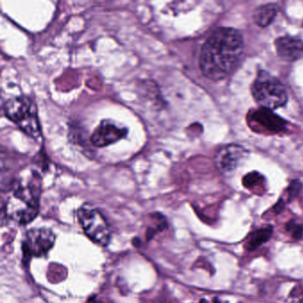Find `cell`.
Segmentation results:
<instances>
[{
    "label": "cell",
    "instance_id": "6da1fadb",
    "mask_svg": "<svg viewBox=\"0 0 303 303\" xmlns=\"http://www.w3.org/2000/svg\"><path fill=\"white\" fill-rule=\"evenodd\" d=\"M244 38L233 28H218L201 49L199 66L204 76L214 81L227 78L234 70L244 53Z\"/></svg>",
    "mask_w": 303,
    "mask_h": 303
},
{
    "label": "cell",
    "instance_id": "7a4b0ae2",
    "mask_svg": "<svg viewBox=\"0 0 303 303\" xmlns=\"http://www.w3.org/2000/svg\"><path fill=\"white\" fill-rule=\"evenodd\" d=\"M39 195L40 189L36 183H14L7 191L2 213L16 223H29L39 212Z\"/></svg>",
    "mask_w": 303,
    "mask_h": 303
},
{
    "label": "cell",
    "instance_id": "3957f363",
    "mask_svg": "<svg viewBox=\"0 0 303 303\" xmlns=\"http://www.w3.org/2000/svg\"><path fill=\"white\" fill-rule=\"evenodd\" d=\"M251 94L260 108L276 110L288 100L286 87L275 77L264 70L259 71L251 85Z\"/></svg>",
    "mask_w": 303,
    "mask_h": 303
},
{
    "label": "cell",
    "instance_id": "277c9868",
    "mask_svg": "<svg viewBox=\"0 0 303 303\" xmlns=\"http://www.w3.org/2000/svg\"><path fill=\"white\" fill-rule=\"evenodd\" d=\"M5 112L29 136L36 139L41 135L37 106L29 97L20 95L7 100Z\"/></svg>",
    "mask_w": 303,
    "mask_h": 303
},
{
    "label": "cell",
    "instance_id": "5b68a950",
    "mask_svg": "<svg viewBox=\"0 0 303 303\" xmlns=\"http://www.w3.org/2000/svg\"><path fill=\"white\" fill-rule=\"evenodd\" d=\"M78 220L86 236L95 244L107 246L111 238V232L107 220L100 211L85 204L78 210Z\"/></svg>",
    "mask_w": 303,
    "mask_h": 303
},
{
    "label": "cell",
    "instance_id": "8992f818",
    "mask_svg": "<svg viewBox=\"0 0 303 303\" xmlns=\"http://www.w3.org/2000/svg\"><path fill=\"white\" fill-rule=\"evenodd\" d=\"M55 243V235L46 228L31 229L28 231L23 241V252L29 258L41 257L47 254Z\"/></svg>",
    "mask_w": 303,
    "mask_h": 303
},
{
    "label": "cell",
    "instance_id": "52a82bcc",
    "mask_svg": "<svg viewBox=\"0 0 303 303\" xmlns=\"http://www.w3.org/2000/svg\"><path fill=\"white\" fill-rule=\"evenodd\" d=\"M249 123L251 129L258 128V133L279 134L286 129V122L282 117L273 112V110L260 108L252 111L249 116Z\"/></svg>",
    "mask_w": 303,
    "mask_h": 303
},
{
    "label": "cell",
    "instance_id": "ba28073f",
    "mask_svg": "<svg viewBox=\"0 0 303 303\" xmlns=\"http://www.w3.org/2000/svg\"><path fill=\"white\" fill-rule=\"evenodd\" d=\"M127 135L128 129L119 128L110 121L104 120L93 131L90 141L94 147L104 148L117 142L125 137Z\"/></svg>",
    "mask_w": 303,
    "mask_h": 303
},
{
    "label": "cell",
    "instance_id": "9c48e42d",
    "mask_svg": "<svg viewBox=\"0 0 303 303\" xmlns=\"http://www.w3.org/2000/svg\"><path fill=\"white\" fill-rule=\"evenodd\" d=\"M246 150L238 144H228L219 149L215 157L217 168L222 173L234 172L242 159L245 158Z\"/></svg>",
    "mask_w": 303,
    "mask_h": 303
},
{
    "label": "cell",
    "instance_id": "30bf717a",
    "mask_svg": "<svg viewBox=\"0 0 303 303\" xmlns=\"http://www.w3.org/2000/svg\"><path fill=\"white\" fill-rule=\"evenodd\" d=\"M275 46L279 57L286 62H295L303 56V41L300 38L282 37L275 40Z\"/></svg>",
    "mask_w": 303,
    "mask_h": 303
},
{
    "label": "cell",
    "instance_id": "8fae6325",
    "mask_svg": "<svg viewBox=\"0 0 303 303\" xmlns=\"http://www.w3.org/2000/svg\"><path fill=\"white\" fill-rule=\"evenodd\" d=\"M279 12V7L275 4H267L259 7L252 14L255 24L259 27H268L275 20Z\"/></svg>",
    "mask_w": 303,
    "mask_h": 303
},
{
    "label": "cell",
    "instance_id": "7c38bea8",
    "mask_svg": "<svg viewBox=\"0 0 303 303\" xmlns=\"http://www.w3.org/2000/svg\"><path fill=\"white\" fill-rule=\"evenodd\" d=\"M273 228L271 226L263 228L251 233L250 238L245 244V249L248 251H255L264 243L269 241L272 237Z\"/></svg>",
    "mask_w": 303,
    "mask_h": 303
},
{
    "label": "cell",
    "instance_id": "4fadbf2b",
    "mask_svg": "<svg viewBox=\"0 0 303 303\" xmlns=\"http://www.w3.org/2000/svg\"><path fill=\"white\" fill-rule=\"evenodd\" d=\"M264 181V177L260 174L259 172H252L248 173L243 179V184L245 188L251 189L254 187L257 186V184L262 183Z\"/></svg>",
    "mask_w": 303,
    "mask_h": 303
},
{
    "label": "cell",
    "instance_id": "5bb4252c",
    "mask_svg": "<svg viewBox=\"0 0 303 303\" xmlns=\"http://www.w3.org/2000/svg\"><path fill=\"white\" fill-rule=\"evenodd\" d=\"M286 230L289 231L294 239H300L303 237V224L296 223L294 220H291L286 224Z\"/></svg>",
    "mask_w": 303,
    "mask_h": 303
},
{
    "label": "cell",
    "instance_id": "9a60e30c",
    "mask_svg": "<svg viewBox=\"0 0 303 303\" xmlns=\"http://www.w3.org/2000/svg\"><path fill=\"white\" fill-rule=\"evenodd\" d=\"M300 188H301V184H300L298 181H294L293 183H291L289 187V196L290 199H292L293 197L297 196L299 192H300Z\"/></svg>",
    "mask_w": 303,
    "mask_h": 303
},
{
    "label": "cell",
    "instance_id": "2e32d148",
    "mask_svg": "<svg viewBox=\"0 0 303 303\" xmlns=\"http://www.w3.org/2000/svg\"><path fill=\"white\" fill-rule=\"evenodd\" d=\"M290 303H303V290L296 295H291Z\"/></svg>",
    "mask_w": 303,
    "mask_h": 303
},
{
    "label": "cell",
    "instance_id": "e0dca14e",
    "mask_svg": "<svg viewBox=\"0 0 303 303\" xmlns=\"http://www.w3.org/2000/svg\"><path fill=\"white\" fill-rule=\"evenodd\" d=\"M284 207H285V203H284V201H283L282 199L279 200V202L275 204V207L273 208V211H274V213H275V214H279L282 212Z\"/></svg>",
    "mask_w": 303,
    "mask_h": 303
},
{
    "label": "cell",
    "instance_id": "ac0fdd59",
    "mask_svg": "<svg viewBox=\"0 0 303 303\" xmlns=\"http://www.w3.org/2000/svg\"><path fill=\"white\" fill-rule=\"evenodd\" d=\"M214 303H221V302H220V300H219V299H216V298H214Z\"/></svg>",
    "mask_w": 303,
    "mask_h": 303
},
{
    "label": "cell",
    "instance_id": "d6986e66",
    "mask_svg": "<svg viewBox=\"0 0 303 303\" xmlns=\"http://www.w3.org/2000/svg\"><path fill=\"white\" fill-rule=\"evenodd\" d=\"M199 303H208L207 300H205V299H202V300H200Z\"/></svg>",
    "mask_w": 303,
    "mask_h": 303
}]
</instances>
